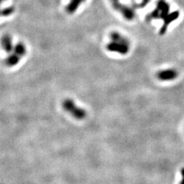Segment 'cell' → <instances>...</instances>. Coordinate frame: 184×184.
Wrapping results in <instances>:
<instances>
[{
	"instance_id": "obj_8",
	"label": "cell",
	"mask_w": 184,
	"mask_h": 184,
	"mask_svg": "<svg viewBox=\"0 0 184 184\" xmlns=\"http://www.w3.org/2000/svg\"><path fill=\"white\" fill-rule=\"evenodd\" d=\"M178 16H179V12H177V11H176V12H173V13L171 14H169V15L164 19V27H163L162 29H161V32H164L165 30L166 29V28H167L168 25H169L171 22H173L175 19L178 18Z\"/></svg>"
},
{
	"instance_id": "obj_5",
	"label": "cell",
	"mask_w": 184,
	"mask_h": 184,
	"mask_svg": "<svg viewBox=\"0 0 184 184\" xmlns=\"http://www.w3.org/2000/svg\"><path fill=\"white\" fill-rule=\"evenodd\" d=\"M157 78L163 81H173L178 76V73L175 69H164L159 71L156 75Z\"/></svg>"
},
{
	"instance_id": "obj_1",
	"label": "cell",
	"mask_w": 184,
	"mask_h": 184,
	"mask_svg": "<svg viewBox=\"0 0 184 184\" xmlns=\"http://www.w3.org/2000/svg\"><path fill=\"white\" fill-rule=\"evenodd\" d=\"M109 52L121 55H127L130 50V42L125 36L119 32H112L110 36V41L107 45Z\"/></svg>"
},
{
	"instance_id": "obj_6",
	"label": "cell",
	"mask_w": 184,
	"mask_h": 184,
	"mask_svg": "<svg viewBox=\"0 0 184 184\" xmlns=\"http://www.w3.org/2000/svg\"><path fill=\"white\" fill-rule=\"evenodd\" d=\"M86 0H70L69 3L66 6V12L68 14H73L78 9L79 6Z\"/></svg>"
},
{
	"instance_id": "obj_9",
	"label": "cell",
	"mask_w": 184,
	"mask_h": 184,
	"mask_svg": "<svg viewBox=\"0 0 184 184\" xmlns=\"http://www.w3.org/2000/svg\"><path fill=\"white\" fill-rule=\"evenodd\" d=\"M181 174H182V181L180 182V184H184V168L182 169Z\"/></svg>"
},
{
	"instance_id": "obj_3",
	"label": "cell",
	"mask_w": 184,
	"mask_h": 184,
	"mask_svg": "<svg viewBox=\"0 0 184 184\" xmlns=\"http://www.w3.org/2000/svg\"><path fill=\"white\" fill-rule=\"evenodd\" d=\"M26 53L25 45L22 42H18V44L14 46L13 49L10 52V55L6 58V63L8 66H14L19 63L22 58L25 56Z\"/></svg>"
},
{
	"instance_id": "obj_7",
	"label": "cell",
	"mask_w": 184,
	"mask_h": 184,
	"mask_svg": "<svg viewBox=\"0 0 184 184\" xmlns=\"http://www.w3.org/2000/svg\"><path fill=\"white\" fill-rule=\"evenodd\" d=\"M2 48L4 49V50L6 51L8 53H10L11 52L13 49L14 46L13 44H12V38H11L10 36L9 35H6L2 37Z\"/></svg>"
},
{
	"instance_id": "obj_4",
	"label": "cell",
	"mask_w": 184,
	"mask_h": 184,
	"mask_svg": "<svg viewBox=\"0 0 184 184\" xmlns=\"http://www.w3.org/2000/svg\"><path fill=\"white\" fill-rule=\"evenodd\" d=\"M169 6L166 0H159L157 2V6H156V9L153 12L152 14V19H156V18H163L164 19L169 14Z\"/></svg>"
},
{
	"instance_id": "obj_10",
	"label": "cell",
	"mask_w": 184,
	"mask_h": 184,
	"mask_svg": "<svg viewBox=\"0 0 184 184\" xmlns=\"http://www.w3.org/2000/svg\"><path fill=\"white\" fill-rule=\"evenodd\" d=\"M113 1H115V2H116L117 4H118V0H113Z\"/></svg>"
},
{
	"instance_id": "obj_2",
	"label": "cell",
	"mask_w": 184,
	"mask_h": 184,
	"mask_svg": "<svg viewBox=\"0 0 184 184\" xmlns=\"http://www.w3.org/2000/svg\"><path fill=\"white\" fill-rule=\"evenodd\" d=\"M64 110L77 120H83L87 116V112L81 107H78L72 99H65L62 103Z\"/></svg>"
}]
</instances>
